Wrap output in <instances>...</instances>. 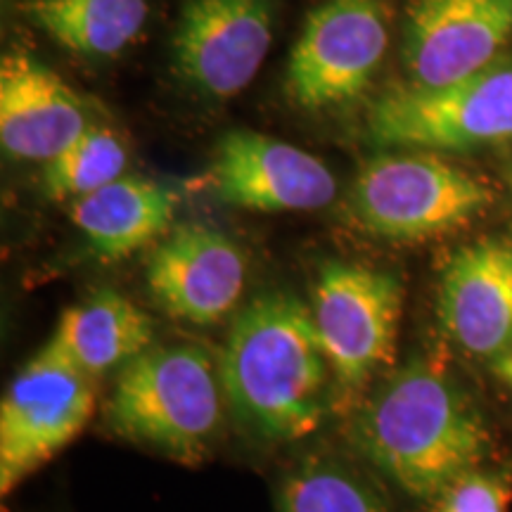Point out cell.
Masks as SVG:
<instances>
[{
    "label": "cell",
    "mask_w": 512,
    "mask_h": 512,
    "mask_svg": "<svg viewBox=\"0 0 512 512\" xmlns=\"http://www.w3.org/2000/svg\"><path fill=\"white\" fill-rule=\"evenodd\" d=\"M439 318L470 356L496 361L512 349V242L477 240L448 259Z\"/></svg>",
    "instance_id": "obj_13"
},
{
    "label": "cell",
    "mask_w": 512,
    "mask_h": 512,
    "mask_svg": "<svg viewBox=\"0 0 512 512\" xmlns=\"http://www.w3.org/2000/svg\"><path fill=\"white\" fill-rule=\"evenodd\" d=\"M207 183L216 200L266 214L323 209L337 197L335 174L316 155L247 128L216 143Z\"/></svg>",
    "instance_id": "obj_10"
},
{
    "label": "cell",
    "mask_w": 512,
    "mask_h": 512,
    "mask_svg": "<svg viewBox=\"0 0 512 512\" xmlns=\"http://www.w3.org/2000/svg\"><path fill=\"white\" fill-rule=\"evenodd\" d=\"M147 285L169 316L195 325L219 323L247 283L242 249L207 223L174 226L147 256Z\"/></svg>",
    "instance_id": "obj_12"
},
{
    "label": "cell",
    "mask_w": 512,
    "mask_h": 512,
    "mask_svg": "<svg viewBox=\"0 0 512 512\" xmlns=\"http://www.w3.org/2000/svg\"><path fill=\"white\" fill-rule=\"evenodd\" d=\"M273 41L271 0H185L174 67L197 93L228 100L245 91Z\"/></svg>",
    "instance_id": "obj_9"
},
{
    "label": "cell",
    "mask_w": 512,
    "mask_h": 512,
    "mask_svg": "<svg viewBox=\"0 0 512 512\" xmlns=\"http://www.w3.org/2000/svg\"><path fill=\"white\" fill-rule=\"evenodd\" d=\"M401 302L394 273L347 261L320 268L309 309L339 396L351 399L392 361Z\"/></svg>",
    "instance_id": "obj_6"
},
{
    "label": "cell",
    "mask_w": 512,
    "mask_h": 512,
    "mask_svg": "<svg viewBox=\"0 0 512 512\" xmlns=\"http://www.w3.org/2000/svg\"><path fill=\"white\" fill-rule=\"evenodd\" d=\"M275 512H389L380 494L349 467L311 458L280 484Z\"/></svg>",
    "instance_id": "obj_19"
},
{
    "label": "cell",
    "mask_w": 512,
    "mask_h": 512,
    "mask_svg": "<svg viewBox=\"0 0 512 512\" xmlns=\"http://www.w3.org/2000/svg\"><path fill=\"white\" fill-rule=\"evenodd\" d=\"M389 46L384 0H323L306 17L287 64V95L323 112L361 98Z\"/></svg>",
    "instance_id": "obj_8"
},
{
    "label": "cell",
    "mask_w": 512,
    "mask_h": 512,
    "mask_svg": "<svg viewBox=\"0 0 512 512\" xmlns=\"http://www.w3.org/2000/svg\"><path fill=\"white\" fill-rule=\"evenodd\" d=\"M361 453L401 491L437 501L489 453V432L467 396L430 363H411L354 422Z\"/></svg>",
    "instance_id": "obj_2"
},
{
    "label": "cell",
    "mask_w": 512,
    "mask_h": 512,
    "mask_svg": "<svg viewBox=\"0 0 512 512\" xmlns=\"http://www.w3.org/2000/svg\"><path fill=\"white\" fill-rule=\"evenodd\" d=\"M494 202L489 185L430 152L380 155L358 171L349 214L368 235L420 242L451 233Z\"/></svg>",
    "instance_id": "obj_4"
},
{
    "label": "cell",
    "mask_w": 512,
    "mask_h": 512,
    "mask_svg": "<svg viewBox=\"0 0 512 512\" xmlns=\"http://www.w3.org/2000/svg\"><path fill=\"white\" fill-rule=\"evenodd\" d=\"M22 12L62 48L107 60L136 41L150 8L147 0H24Z\"/></svg>",
    "instance_id": "obj_17"
},
{
    "label": "cell",
    "mask_w": 512,
    "mask_h": 512,
    "mask_svg": "<svg viewBox=\"0 0 512 512\" xmlns=\"http://www.w3.org/2000/svg\"><path fill=\"white\" fill-rule=\"evenodd\" d=\"M128 150L110 128L91 126L48 164H43L41 185L55 202L79 200L100 190L102 185L124 176Z\"/></svg>",
    "instance_id": "obj_18"
},
{
    "label": "cell",
    "mask_w": 512,
    "mask_h": 512,
    "mask_svg": "<svg viewBox=\"0 0 512 512\" xmlns=\"http://www.w3.org/2000/svg\"><path fill=\"white\" fill-rule=\"evenodd\" d=\"M377 145L427 152H467L512 140V60L444 86H406L382 93L368 110Z\"/></svg>",
    "instance_id": "obj_5"
},
{
    "label": "cell",
    "mask_w": 512,
    "mask_h": 512,
    "mask_svg": "<svg viewBox=\"0 0 512 512\" xmlns=\"http://www.w3.org/2000/svg\"><path fill=\"white\" fill-rule=\"evenodd\" d=\"M155 325L143 309L114 290H100L69 306L46 347L81 373L98 377L145 354Z\"/></svg>",
    "instance_id": "obj_16"
},
{
    "label": "cell",
    "mask_w": 512,
    "mask_h": 512,
    "mask_svg": "<svg viewBox=\"0 0 512 512\" xmlns=\"http://www.w3.org/2000/svg\"><path fill=\"white\" fill-rule=\"evenodd\" d=\"M512 0H406L401 62L413 86H444L501 60Z\"/></svg>",
    "instance_id": "obj_11"
},
{
    "label": "cell",
    "mask_w": 512,
    "mask_h": 512,
    "mask_svg": "<svg viewBox=\"0 0 512 512\" xmlns=\"http://www.w3.org/2000/svg\"><path fill=\"white\" fill-rule=\"evenodd\" d=\"M494 370H496V375L501 377V382L508 384V387L512 389V349L505 351L501 358H496Z\"/></svg>",
    "instance_id": "obj_21"
},
{
    "label": "cell",
    "mask_w": 512,
    "mask_h": 512,
    "mask_svg": "<svg viewBox=\"0 0 512 512\" xmlns=\"http://www.w3.org/2000/svg\"><path fill=\"white\" fill-rule=\"evenodd\" d=\"M219 373L230 408L261 437L294 441L323 422L332 373L311 309L290 294L245 306L223 344Z\"/></svg>",
    "instance_id": "obj_1"
},
{
    "label": "cell",
    "mask_w": 512,
    "mask_h": 512,
    "mask_svg": "<svg viewBox=\"0 0 512 512\" xmlns=\"http://www.w3.org/2000/svg\"><path fill=\"white\" fill-rule=\"evenodd\" d=\"M512 479L503 472L472 470L437 498L434 512H510Z\"/></svg>",
    "instance_id": "obj_20"
},
{
    "label": "cell",
    "mask_w": 512,
    "mask_h": 512,
    "mask_svg": "<svg viewBox=\"0 0 512 512\" xmlns=\"http://www.w3.org/2000/svg\"><path fill=\"white\" fill-rule=\"evenodd\" d=\"M223 396L209 351L195 344L150 347L119 373L107 413L124 437L197 460L219 430Z\"/></svg>",
    "instance_id": "obj_3"
},
{
    "label": "cell",
    "mask_w": 512,
    "mask_h": 512,
    "mask_svg": "<svg viewBox=\"0 0 512 512\" xmlns=\"http://www.w3.org/2000/svg\"><path fill=\"white\" fill-rule=\"evenodd\" d=\"M178 190L150 178L121 176L72 202V221L93 254L105 261L131 256L174 228Z\"/></svg>",
    "instance_id": "obj_15"
},
{
    "label": "cell",
    "mask_w": 512,
    "mask_h": 512,
    "mask_svg": "<svg viewBox=\"0 0 512 512\" xmlns=\"http://www.w3.org/2000/svg\"><path fill=\"white\" fill-rule=\"evenodd\" d=\"M95 411L93 377L50 347L19 370L0 403V494L8 496L83 432Z\"/></svg>",
    "instance_id": "obj_7"
},
{
    "label": "cell",
    "mask_w": 512,
    "mask_h": 512,
    "mask_svg": "<svg viewBox=\"0 0 512 512\" xmlns=\"http://www.w3.org/2000/svg\"><path fill=\"white\" fill-rule=\"evenodd\" d=\"M505 176H508V183H510V190H512V166L508 171H505Z\"/></svg>",
    "instance_id": "obj_22"
},
{
    "label": "cell",
    "mask_w": 512,
    "mask_h": 512,
    "mask_svg": "<svg viewBox=\"0 0 512 512\" xmlns=\"http://www.w3.org/2000/svg\"><path fill=\"white\" fill-rule=\"evenodd\" d=\"M86 102L34 55L12 50L0 62V143L5 155L48 164L91 128Z\"/></svg>",
    "instance_id": "obj_14"
}]
</instances>
